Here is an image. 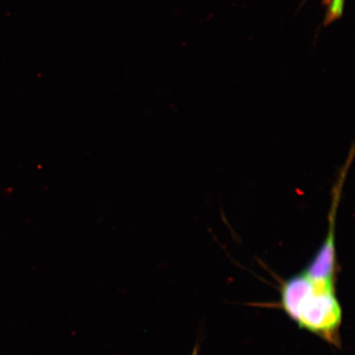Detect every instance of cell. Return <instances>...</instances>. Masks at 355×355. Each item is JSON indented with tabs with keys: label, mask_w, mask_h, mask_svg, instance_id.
Returning a JSON list of instances; mask_svg holds the SVG:
<instances>
[{
	"label": "cell",
	"mask_w": 355,
	"mask_h": 355,
	"mask_svg": "<svg viewBox=\"0 0 355 355\" xmlns=\"http://www.w3.org/2000/svg\"><path fill=\"white\" fill-rule=\"evenodd\" d=\"M336 279L303 269L282 283L279 306L300 329L340 346L343 313L337 298Z\"/></svg>",
	"instance_id": "6da1fadb"
},
{
	"label": "cell",
	"mask_w": 355,
	"mask_h": 355,
	"mask_svg": "<svg viewBox=\"0 0 355 355\" xmlns=\"http://www.w3.org/2000/svg\"><path fill=\"white\" fill-rule=\"evenodd\" d=\"M328 6L327 20H335L343 13L344 0H325Z\"/></svg>",
	"instance_id": "7a4b0ae2"
},
{
	"label": "cell",
	"mask_w": 355,
	"mask_h": 355,
	"mask_svg": "<svg viewBox=\"0 0 355 355\" xmlns=\"http://www.w3.org/2000/svg\"><path fill=\"white\" fill-rule=\"evenodd\" d=\"M198 352H199V346H198V344H197L196 346H195V347L193 349L192 355H198Z\"/></svg>",
	"instance_id": "3957f363"
}]
</instances>
